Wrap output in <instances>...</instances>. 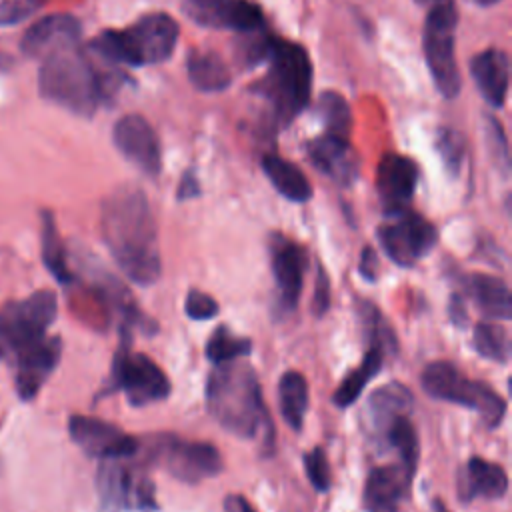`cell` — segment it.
I'll return each instance as SVG.
<instances>
[{
	"mask_svg": "<svg viewBox=\"0 0 512 512\" xmlns=\"http://www.w3.org/2000/svg\"><path fill=\"white\" fill-rule=\"evenodd\" d=\"M102 238L118 268L136 284L150 286L162 274L156 220L138 188H118L102 204Z\"/></svg>",
	"mask_w": 512,
	"mask_h": 512,
	"instance_id": "6da1fadb",
	"label": "cell"
},
{
	"mask_svg": "<svg viewBox=\"0 0 512 512\" xmlns=\"http://www.w3.org/2000/svg\"><path fill=\"white\" fill-rule=\"evenodd\" d=\"M206 406L214 420L238 438H256L262 430L272 442L274 428L262 400L254 368L236 358L214 366L206 380Z\"/></svg>",
	"mask_w": 512,
	"mask_h": 512,
	"instance_id": "7a4b0ae2",
	"label": "cell"
},
{
	"mask_svg": "<svg viewBox=\"0 0 512 512\" xmlns=\"http://www.w3.org/2000/svg\"><path fill=\"white\" fill-rule=\"evenodd\" d=\"M112 78L110 74L104 76L94 62L74 46L42 60L38 86L46 100L78 116H92L98 104L110 94Z\"/></svg>",
	"mask_w": 512,
	"mask_h": 512,
	"instance_id": "3957f363",
	"label": "cell"
},
{
	"mask_svg": "<svg viewBox=\"0 0 512 512\" xmlns=\"http://www.w3.org/2000/svg\"><path fill=\"white\" fill-rule=\"evenodd\" d=\"M178 42V24L164 12L140 16L124 30H106L92 42V52L106 62L128 66L160 64L168 60Z\"/></svg>",
	"mask_w": 512,
	"mask_h": 512,
	"instance_id": "277c9868",
	"label": "cell"
},
{
	"mask_svg": "<svg viewBox=\"0 0 512 512\" xmlns=\"http://www.w3.org/2000/svg\"><path fill=\"white\" fill-rule=\"evenodd\" d=\"M266 62L268 74L260 88L272 102L278 118L290 122L310 98L312 64L308 52L296 42L272 36Z\"/></svg>",
	"mask_w": 512,
	"mask_h": 512,
	"instance_id": "5b68a950",
	"label": "cell"
},
{
	"mask_svg": "<svg viewBox=\"0 0 512 512\" xmlns=\"http://www.w3.org/2000/svg\"><path fill=\"white\" fill-rule=\"evenodd\" d=\"M422 388L428 396L468 406L478 412L486 428H496L506 414V400L488 384L470 380L450 362H432L422 372Z\"/></svg>",
	"mask_w": 512,
	"mask_h": 512,
	"instance_id": "8992f818",
	"label": "cell"
},
{
	"mask_svg": "<svg viewBox=\"0 0 512 512\" xmlns=\"http://www.w3.org/2000/svg\"><path fill=\"white\" fill-rule=\"evenodd\" d=\"M458 10L452 0H442L430 6L424 24V56L430 76L442 96L454 98L460 92V72L456 66Z\"/></svg>",
	"mask_w": 512,
	"mask_h": 512,
	"instance_id": "52a82bcc",
	"label": "cell"
},
{
	"mask_svg": "<svg viewBox=\"0 0 512 512\" xmlns=\"http://www.w3.org/2000/svg\"><path fill=\"white\" fill-rule=\"evenodd\" d=\"M138 448L144 450L142 446ZM144 462L162 466L164 470H168V474L186 484H196L200 480L218 476L224 468L222 456L216 446L164 434L154 436L150 442H146Z\"/></svg>",
	"mask_w": 512,
	"mask_h": 512,
	"instance_id": "ba28073f",
	"label": "cell"
},
{
	"mask_svg": "<svg viewBox=\"0 0 512 512\" xmlns=\"http://www.w3.org/2000/svg\"><path fill=\"white\" fill-rule=\"evenodd\" d=\"M112 390H122L132 406H146L170 394V380L146 354L132 352L124 336L112 362Z\"/></svg>",
	"mask_w": 512,
	"mask_h": 512,
	"instance_id": "9c48e42d",
	"label": "cell"
},
{
	"mask_svg": "<svg viewBox=\"0 0 512 512\" xmlns=\"http://www.w3.org/2000/svg\"><path fill=\"white\" fill-rule=\"evenodd\" d=\"M436 240L434 224L410 208L386 214V222L378 228V242L384 254L404 268L422 260L436 246Z\"/></svg>",
	"mask_w": 512,
	"mask_h": 512,
	"instance_id": "30bf717a",
	"label": "cell"
},
{
	"mask_svg": "<svg viewBox=\"0 0 512 512\" xmlns=\"http://www.w3.org/2000/svg\"><path fill=\"white\" fill-rule=\"evenodd\" d=\"M122 458L104 460L98 470V492L102 502L112 510L152 512L158 508L154 496V482L146 472L120 462Z\"/></svg>",
	"mask_w": 512,
	"mask_h": 512,
	"instance_id": "8fae6325",
	"label": "cell"
},
{
	"mask_svg": "<svg viewBox=\"0 0 512 512\" xmlns=\"http://www.w3.org/2000/svg\"><path fill=\"white\" fill-rule=\"evenodd\" d=\"M56 310V296L50 290H40L26 300L8 304L0 314L2 340L14 350H20L44 338L48 326L56 318Z\"/></svg>",
	"mask_w": 512,
	"mask_h": 512,
	"instance_id": "7c38bea8",
	"label": "cell"
},
{
	"mask_svg": "<svg viewBox=\"0 0 512 512\" xmlns=\"http://www.w3.org/2000/svg\"><path fill=\"white\" fill-rule=\"evenodd\" d=\"M68 430L74 444L80 446L88 456L114 460L134 458L138 454L140 442L106 420L76 414L70 418Z\"/></svg>",
	"mask_w": 512,
	"mask_h": 512,
	"instance_id": "4fadbf2b",
	"label": "cell"
},
{
	"mask_svg": "<svg viewBox=\"0 0 512 512\" xmlns=\"http://www.w3.org/2000/svg\"><path fill=\"white\" fill-rule=\"evenodd\" d=\"M268 252L276 282V304L282 312H292L302 294L306 250L298 242L282 234H272L268 242Z\"/></svg>",
	"mask_w": 512,
	"mask_h": 512,
	"instance_id": "5bb4252c",
	"label": "cell"
},
{
	"mask_svg": "<svg viewBox=\"0 0 512 512\" xmlns=\"http://www.w3.org/2000/svg\"><path fill=\"white\" fill-rule=\"evenodd\" d=\"M120 154L148 176H156L162 168L160 142L152 126L138 114L122 116L112 132Z\"/></svg>",
	"mask_w": 512,
	"mask_h": 512,
	"instance_id": "9a60e30c",
	"label": "cell"
},
{
	"mask_svg": "<svg viewBox=\"0 0 512 512\" xmlns=\"http://www.w3.org/2000/svg\"><path fill=\"white\" fill-rule=\"evenodd\" d=\"M80 22L70 14H50L34 22L22 36L20 48L30 58H46L78 46Z\"/></svg>",
	"mask_w": 512,
	"mask_h": 512,
	"instance_id": "2e32d148",
	"label": "cell"
},
{
	"mask_svg": "<svg viewBox=\"0 0 512 512\" xmlns=\"http://www.w3.org/2000/svg\"><path fill=\"white\" fill-rule=\"evenodd\" d=\"M18 352V370H16V388L20 398L30 400L38 394L46 378L52 374L60 360L62 344L58 336H44Z\"/></svg>",
	"mask_w": 512,
	"mask_h": 512,
	"instance_id": "e0dca14e",
	"label": "cell"
},
{
	"mask_svg": "<svg viewBox=\"0 0 512 512\" xmlns=\"http://www.w3.org/2000/svg\"><path fill=\"white\" fill-rule=\"evenodd\" d=\"M418 182L416 164L402 154H384L376 170L378 196L386 214L408 208Z\"/></svg>",
	"mask_w": 512,
	"mask_h": 512,
	"instance_id": "ac0fdd59",
	"label": "cell"
},
{
	"mask_svg": "<svg viewBox=\"0 0 512 512\" xmlns=\"http://www.w3.org/2000/svg\"><path fill=\"white\" fill-rule=\"evenodd\" d=\"M308 156L312 164L336 184L350 186L358 176V160L350 138L322 134L308 144Z\"/></svg>",
	"mask_w": 512,
	"mask_h": 512,
	"instance_id": "d6986e66",
	"label": "cell"
},
{
	"mask_svg": "<svg viewBox=\"0 0 512 512\" xmlns=\"http://www.w3.org/2000/svg\"><path fill=\"white\" fill-rule=\"evenodd\" d=\"M412 476L396 462L372 468L364 484V508L366 512H398Z\"/></svg>",
	"mask_w": 512,
	"mask_h": 512,
	"instance_id": "ffe728a7",
	"label": "cell"
},
{
	"mask_svg": "<svg viewBox=\"0 0 512 512\" xmlns=\"http://www.w3.org/2000/svg\"><path fill=\"white\" fill-rule=\"evenodd\" d=\"M508 492V474L500 464L480 456L470 458L458 474V498L472 502L476 498L498 500Z\"/></svg>",
	"mask_w": 512,
	"mask_h": 512,
	"instance_id": "44dd1931",
	"label": "cell"
},
{
	"mask_svg": "<svg viewBox=\"0 0 512 512\" xmlns=\"http://www.w3.org/2000/svg\"><path fill=\"white\" fill-rule=\"evenodd\" d=\"M470 74L482 98L492 108H500L506 100L510 80V64L506 52L490 48L476 54L470 62Z\"/></svg>",
	"mask_w": 512,
	"mask_h": 512,
	"instance_id": "7402d4cb",
	"label": "cell"
},
{
	"mask_svg": "<svg viewBox=\"0 0 512 512\" xmlns=\"http://www.w3.org/2000/svg\"><path fill=\"white\" fill-rule=\"evenodd\" d=\"M414 398L408 386L400 382H388L376 388L366 402V424L368 430L378 438L386 426L398 416L410 414Z\"/></svg>",
	"mask_w": 512,
	"mask_h": 512,
	"instance_id": "603a6c76",
	"label": "cell"
},
{
	"mask_svg": "<svg viewBox=\"0 0 512 512\" xmlns=\"http://www.w3.org/2000/svg\"><path fill=\"white\" fill-rule=\"evenodd\" d=\"M466 296L488 318L510 320L512 318V294L504 280L490 274H468L464 280Z\"/></svg>",
	"mask_w": 512,
	"mask_h": 512,
	"instance_id": "cb8c5ba5",
	"label": "cell"
},
{
	"mask_svg": "<svg viewBox=\"0 0 512 512\" xmlns=\"http://www.w3.org/2000/svg\"><path fill=\"white\" fill-rule=\"evenodd\" d=\"M262 170L268 176L270 184L288 200L292 202H306L312 196V186L304 172L292 164L290 160H284L278 154H266L262 158Z\"/></svg>",
	"mask_w": 512,
	"mask_h": 512,
	"instance_id": "d4e9b609",
	"label": "cell"
},
{
	"mask_svg": "<svg viewBox=\"0 0 512 512\" xmlns=\"http://www.w3.org/2000/svg\"><path fill=\"white\" fill-rule=\"evenodd\" d=\"M384 358H386L384 348H380L378 344H370L362 362L352 372H348V376L334 390V396H332L334 404L340 408H346L352 402H356L362 390L366 388V384L382 370Z\"/></svg>",
	"mask_w": 512,
	"mask_h": 512,
	"instance_id": "484cf974",
	"label": "cell"
},
{
	"mask_svg": "<svg viewBox=\"0 0 512 512\" xmlns=\"http://www.w3.org/2000/svg\"><path fill=\"white\" fill-rule=\"evenodd\" d=\"M278 402L284 422L292 430L300 432L308 410V382L300 372L290 370L282 374L278 384Z\"/></svg>",
	"mask_w": 512,
	"mask_h": 512,
	"instance_id": "4316f807",
	"label": "cell"
},
{
	"mask_svg": "<svg viewBox=\"0 0 512 512\" xmlns=\"http://www.w3.org/2000/svg\"><path fill=\"white\" fill-rule=\"evenodd\" d=\"M188 78L202 92H220L230 86V70L216 52H194L188 58Z\"/></svg>",
	"mask_w": 512,
	"mask_h": 512,
	"instance_id": "83f0119b",
	"label": "cell"
},
{
	"mask_svg": "<svg viewBox=\"0 0 512 512\" xmlns=\"http://www.w3.org/2000/svg\"><path fill=\"white\" fill-rule=\"evenodd\" d=\"M378 440L394 450L398 454V464L410 474L414 476V470L418 466V436L416 430L410 422V414L398 416L396 420H392L386 430L378 436Z\"/></svg>",
	"mask_w": 512,
	"mask_h": 512,
	"instance_id": "f1b7e54d",
	"label": "cell"
},
{
	"mask_svg": "<svg viewBox=\"0 0 512 512\" xmlns=\"http://www.w3.org/2000/svg\"><path fill=\"white\" fill-rule=\"evenodd\" d=\"M42 260L58 282H72V272L66 262V250L60 240L54 216L50 212L42 214Z\"/></svg>",
	"mask_w": 512,
	"mask_h": 512,
	"instance_id": "f546056e",
	"label": "cell"
},
{
	"mask_svg": "<svg viewBox=\"0 0 512 512\" xmlns=\"http://www.w3.org/2000/svg\"><path fill=\"white\" fill-rule=\"evenodd\" d=\"M474 350L494 362H506L510 358V336L508 332L494 322H480L472 332Z\"/></svg>",
	"mask_w": 512,
	"mask_h": 512,
	"instance_id": "4dcf8cb0",
	"label": "cell"
},
{
	"mask_svg": "<svg viewBox=\"0 0 512 512\" xmlns=\"http://www.w3.org/2000/svg\"><path fill=\"white\" fill-rule=\"evenodd\" d=\"M252 352V340L234 334L228 326H218L206 342V356L214 362H230Z\"/></svg>",
	"mask_w": 512,
	"mask_h": 512,
	"instance_id": "1f68e13d",
	"label": "cell"
},
{
	"mask_svg": "<svg viewBox=\"0 0 512 512\" xmlns=\"http://www.w3.org/2000/svg\"><path fill=\"white\" fill-rule=\"evenodd\" d=\"M318 114L326 126V134H334L340 138H350L352 114L348 102L338 92H322L318 98Z\"/></svg>",
	"mask_w": 512,
	"mask_h": 512,
	"instance_id": "d6a6232c",
	"label": "cell"
},
{
	"mask_svg": "<svg viewBox=\"0 0 512 512\" xmlns=\"http://www.w3.org/2000/svg\"><path fill=\"white\" fill-rule=\"evenodd\" d=\"M436 150L446 166V170L456 176L462 168V160L466 154V142L462 134L454 128H442L436 134Z\"/></svg>",
	"mask_w": 512,
	"mask_h": 512,
	"instance_id": "836d02e7",
	"label": "cell"
},
{
	"mask_svg": "<svg viewBox=\"0 0 512 512\" xmlns=\"http://www.w3.org/2000/svg\"><path fill=\"white\" fill-rule=\"evenodd\" d=\"M228 2L230 0H180V6L194 22L210 28H222Z\"/></svg>",
	"mask_w": 512,
	"mask_h": 512,
	"instance_id": "e575fe53",
	"label": "cell"
},
{
	"mask_svg": "<svg viewBox=\"0 0 512 512\" xmlns=\"http://www.w3.org/2000/svg\"><path fill=\"white\" fill-rule=\"evenodd\" d=\"M304 468H306L308 480L318 492H326L332 486L330 464L322 448H314L308 454H304Z\"/></svg>",
	"mask_w": 512,
	"mask_h": 512,
	"instance_id": "d590c367",
	"label": "cell"
},
{
	"mask_svg": "<svg viewBox=\"0 0 512 512\" xmlns=\"http://www.w3.org/2000/svg\"><path fill=\"white\" fill-rule=\"evenodd\" d=\"M184 310H186L188 318H192V320H208L218 314V302L210 294L194 288L186 296Z\"/></svg>",
	"mask_w": 512,
	"mask_h": 512,
	"instance_id": "8d00e7d4",
	"label": "cell"
},
{
	"mask_svg": "<svg viewBox=\"0 0 512 512\" xmlns=\"http://www.w3.org/2000/svg\"><path fill=\"white\" fill-rule=\"evenodd\" d=\"M38 4L34 0H8L0 4V24H14L30 14Z\"/></svg>",
	"mask_w": 512,
	"mask_h": 512,
	"instance_id": "74e56055",
	"label": "cell"
},
{
	"mask_svg": "<svg viewBox=\"0 0 512 512\" xmlns=\"http://www.w3.org/2000/svg\"><path fill=\"white\" fill-rule=\"evenodd\" d=\"M330 284H328V278L324 274V270L320 268L318 270V278H316V290H314V300H312V308H314V314H324L326 308H328V302H330Z\"/></svg>",
	"mask_w": 512,
	"mask_h": 512,
	"instance_id": "f35d334b",
	"label": "cell"
},
{
	"mask_svg": "<svg viewBox=\"0 0 512 512\" xmlns=\"http://www.w3.org/2000/svg\"><path fill=\"white\" fill-rule=\"evenodd\" d=\"M358 270H360V274H362L366 280H370V282L376 280V276H378V256H376V252H374L370 246H366V248L362 250Z\"/></svg>",
	"mask_w": 512,
	"mask_h": 512,
	"instance_id": "ab89813d",
	"label": "cell"
},
{
	"mask_svg": "<svg viewBox=\"0 0 512 512\" xmlns=\"http://www.w3.org/2000/svg\"><path fill=\"white\" fill-rule=\"evenodd\" d=\"M448 316L456 326L466 324L468 314H466V306H464V298L460 294H452L450 304H448Z\"/></svg>",
	"mask_w": 512,
	"mask_h": 512,
	"instance_id": "60d3db41",
	"label": "cell"
},
{
	"mask_svg": "<svg viewBox=\"0 0 512 512\" xmlns=\"http://www.w3.org/2000/svg\"><path fill=\"white\" fill-rule=\"evenodd\" d=\"M200 194V186H198V178L194 176V172H186L180 180L178 186V198L186 200V198H194Z\"/></svg>",
	"mask_w": 512,
	"mask_h": 512,
	"instance_id": "b9f144b4",
	"label": "cell"
},
{
	"mask_svg": "<svg viewBox=\"0 0 512 512\" xmlns=\"http://www.w3.org/2000/svg\"><path fill=\"white\" fill-rule=\"evenodd\" d=\"M226 510H228V512H256V510L248 504V500H244L242 496H230V498L226 500Z\"/></svg>",
	"mask_w": 512,
	"mask_h": 512,
	"instance_id": "7bdbcfd3",
	"label": "cell"
},
{
	"mask_svg": "<svg viewBox=\"0 0 512 512\" xmlns=\"http://www.w3.org/2000/svg\"><path fill=\"white\" fill-rule=\"evenodd\" d=\"M432 512H450V510L444 506V502H442V500H434V504H432Z\"/></svg>",
	"mask_w": 512,
	"mask_h": 512,
	"instance_id": "ee69618b",
	"label": "cell"
},
{
	"mask_svg": "<svg viewBox=\"0 0 512 512\" xmlns=\"http://www.w3.org/2000/svg\"><path fill=\"white\" fill-rule=\"evenodd\" d=\"M468 2H472L476 6H492V4H498L500 0H468Z\"/></svg>",
	"mask_w": 512,
	"mask_h": 512,
	"instance_id": "f6af8a7d",
	"label": "cell"
},
{
	"mask_svg": "<svg viewBox=\"0 0 512 512\" xmlns=\"http://www.w3.org/2000/svg\"><path fill=\"white\" fill-rule=\"evenodd\" d=\"M418 4H424V6H434V4H438V2H442V0H416Z\"/></svg>",
	"mask_w": 512,
	"mask_h": 512,
	"instance_id": "bcb514c9",
	"label": "cell"
},
{
	"mask_svg": "<svg viewBox=\"0 0 512 512\" xmlns=\"http://www.w3.org/2000/svg\"><path fill=\"white\" fill-rule=\"evenodd\" d=\"M8 62H10V58H6L4 54H0V70H2V68H6V66H8Z\"/></svg>",
	"mask_w": 512,
	"mask_h": 512,
	"instance_id": "7dc6e473",
	"label": "cell"
}]
</instances>
